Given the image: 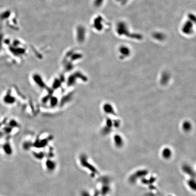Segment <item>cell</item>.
Returning <instances> with one entry per match:
<instances>
[{
	"instance_id": "6da1fadb",
	"label": "cell",
	"mask_w": 196,
	"mask_h": 196,
	"mask_svg": "<svg viewBox=\"0 0 196 196\" xmlns=\"http://www.w3.org/2000/svg\"><path fill=\"white\" fill-rule=\"evenodd\" d=\"M80 161L82 166L89 169V170H90V171L92 172L93 173H94L95 174L96 173H97L98 172L96 169H95L93 166L89 164V163L87 161V157L86 156L85 154H82L80 156Z\"/></svg>"
},
{
	"instance_id": "7a4b0ae2",
	"label": "cell",
	"mask_w": 196,
	"mask_h": 196,
	"mask_svg": "<svg viewBox=\"0 0 196 196\" xmlns=\"http://www.w3.org/2000/svg\"><path fill=\"white\" fill-rule=\"evenodd\" d=\"M147 172L146 170H142L137 172L135 174L132 175L129 178V181L131 183H135L138 178L142 177L146 175Z\"/></svg>"
},
{
	"instance_id": "3957f363",
	"label": "cell",
	"mask_w": 196,
	"mask_h": 196,
	"mask_svg": "<svg viewBox=\"0 0 196 196\" xmlns=\"http://www.w3.org/2000/svg\"><path fill=\"white\" fill-rule=\"evenodd\" d=\"M183 170L184 172L188 175H189L192 177H195V173L193 172V169L191 168L189 166L185 165L183 167Z\"/></svg>"
},
{
	"instance_id": "277c9868",
	"label": "cell",
	"mask_w": 196,
	"mask_h": 196,
	"mask_svg": "<svg viewBox=\"0 0 196 196\" xmlns=\"http://www.w3.org/2000/svg\"><path fill=\"white\" fill-rule=\"evenodd\" d=\"M162 156L165 159H169L171 158L172 155L171 150L169 148H165L163 149L162 153Z\"/></svg>"
},
{
	"instance_id": "5b68a950",
	"label": "cell",
	"mask_w": 196,
	"mask_h": 196,
	"mask_svg": "<svg viewBox=\"0 0 196 196\" xmlns=\"http://www.w3.org/2000/svg\"><path fill=\"white\" fill-rule=\"evenodd\" d=\"M46 167L49 171H53L55 168V163L51 160L48 159L46 161Z\"/></svg>"
},
{
	"instance_id": "8992f818",
	"label": "cell",
	"mask_w": 196,
	"mask_h": 196,
	"mask_svg": "<svg viewBox=\"0 0 196 196\" xmlns=\"http://www.w3.org/2000/svg\"><path fill=\"white\" fill-rule=\"evenodd\" d=\"M114 140L115 144L117 147H121L122 146L123 142L122 138L119 135H116L114 138Z\"/></svg>"
},
{
	"instance_id": "52a82bcc",
	"label": "cell",
	"mask_w": 196,
	"mask_h": 196,
	"mask_svg": "<svg viewBox=\"0 0 196 196\" xmlns=\"http://www.w3.org/2000/svg\"><path fill=\"white\" fill-rule=\"evenodd\" d=\"M3 149L4 150L6 153L8 155H10L12 153V148L10 146L9 144H6L5 145H4V146L3 147Z\"/></svg>"
},
{
	"instance_id": "ba28073f",
	"label": "cell",
	"mask_w": 196,
	"mask_h": 196,
	"mask_svg": "<svg viewBox=\"0 0 196 196\" xmlns=\"http://www.w3.org/2000/svg\"><path fill=\"white\" fill-rule=\"evenodd\" d=\"M188 185L190 187V188L193 190H196V183L195 181L193 179H191L188 181Z\"/></svg>"
},
{
	"instance_id": "9c48e42d",
	"label": "cell",
	"mask_w": 196,
	"mask_h": 196,
	"mask_svg": "<svg viewBox=\"0 0 196 196\" xmlns=\"http://www.w3.org/2000/svg\"><path fill=\"white\" fill-rule=\"evenodd\" d=\"M109 190H110V188L106 185H105L102 187V190H101V193L103 195H105L108 193Z\"/></svg>"
},
{
	"instance_id": "30bf717a",
	"label": "cell",
	"mask_w": 196,
	"mask_h": 196,
	"mask_svg": "<svg viewBox=\"0 0 196 196\" xmlns=\"http://www.w3.org/2000/svg\"><path fill=\"white\" fill-rule=\"evenodd\" d=\"M34 157L38 159H41L45 157V154L42 152L40 153H34Z\"/></svg>"
},
{
	"instance_id": "8fae6325",
	"label": "cell",
	"mask_w": 196,
	"mask_h": 196,
	"mask_svg": "<svg viewBox=\"0 0 196 196\" xmlns=\"http://www.w3.org/2000/svg\"><path fill=\"white\" fill-rule=\"evenodd\" d=\"M183 127H184V129L185 130H188L191 128L190 124H188V123H187V122H185V123H184Z\"/></svg>"
},
{
	"instance_id": "7c38bea8",
	"label": "cell",
	"mask_w": 196,
	"mask_h": 196,
	"mask_svg": "<svg viewBox=\"0 0 196 196\" xmlns=\"http://www.w3.org/2000/svg\"><path fill=\"white\" fill-rule=\"evenodd\" d=\"M81 196H91L88 192L86 191H83L81 193Z\"/></svg>"
}]
</instances>
